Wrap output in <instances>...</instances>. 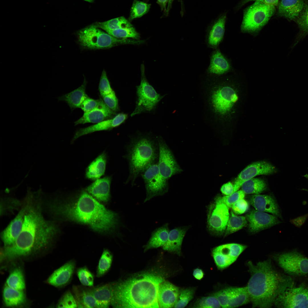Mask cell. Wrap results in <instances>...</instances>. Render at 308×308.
I'll list each match as a JSON object with an SVG mask.
<instances>
[{
  "mask_svg": "<svg viewBox=\"0 0 308 308\" xmlns=\"http://www.w3.org/2000/svg\"><path fill=\"white\" fill-rule=\"evenodd\" d=\"M226 18V14L222 15L208 30L205 39L206 43L208 48L213 50L217 48L223 41Z\"/></svg>",
  "mask_w": 308,
  "mask_h": 308,
  "instance_id": "d4e9b609",
  "label": "cell"
},
{
  "mask_svg": "<svg viewBox=\"0 0 308 308\" xmlns=\"http://www.w3.org/2000/svg\"><path fill=\"white\" fill-rule=\"evenodd\" d=\"M144 181L146 191V202L158 196H162L167 191L168 180L161 174L157 162L146 169L141 175Z\"/></svg>",
  "mask_w": 308,
  "mask_h": 308,
  "instance_id": "7c38bea8",
  "label": "cell"
},
{
  "mask_svg": "<svg viewBox=\"0 0 308 308\" xmlns=\"http://www.w3.org/2000/svg\"><path fill=\"white\" fill-rule=\"evenodd\" d=\"M25 212V207L22 203L17 215L1 233V237L3 247L12 245L16 240L22 227Z\"/></svg>",
  "mask_w": 308,
  "mask_h": 308,
  "instance_id": "ffe728a7",
  "label": "cell"
},
{
  "mask_svg": "<svg viewBox=\"0 0 308 308\" xmlns=\"http://www.w3.org/2000/svg\"><path fill=\"white\" fill-rule=\"evenodd\" d=\"M112 283L91 287L96 308H108L111 305Z\"/></svg>",
  "mask_w": 308,
  "mask_h": 308,
  "instance_id": "d6a6232c",
  "label": "cell"
},
{
  "mask_svg": "<svg viewBox=\"0 0 308 308\" xmlns=\"http://www.w3.org/2000/svg\"><path fill=\"white\" fill-rule=\"evenodd\" d=\"M159 155L157 165L161 175L168 180L172 176L179 173L181 169L177 164L174 155L162 138L157 137Z\"/></svg>",
  "mask_w": 308,
  "mask_h": 308,
  "instance_id": "9a60e30c",
  "label": "cell"
},
{
  "mask_svg": "<svg viewBox=\"0 0 308 308\" xmlns=\"http://www.w3.org/2000/svg\"><path fill=\"white\" fill-rule=\"evenodd\" d=\"M107 33L113 37L119 38L139 40L140 37L139 34L133 26L109 31Z\"/></svg>",
  "mask_w": 308,
  "mask_h": 308,
  "instance_id": "b9f144b4",
  "label": "cell"
},
{
  "mask_svg": "<svg viewBox=\"0 0 308 308\" xmlns=\"http://www.w3.org/2000/svg\"><path fill=\"white\" fill-rule=\"evenodd\" d=\"M72 291L78 308H96L91 287L73 285Z\"/></svg>",
  "mask_w": 308,
  "mask_h": 308,
  "instance_id": "4316f807",
  "label": "cell"
},
{
  "mask_svg": "<svg viewBox=\"0 0 308 308\" xmlns=\"http://www.w3.org/2000/svg\"><path fill=\"white\" fill-rule=\"evenodd\" d=\"M229 208L217 196L210 206L208 214V227L212 232L221 234L226 230L230 217Z\"/></svg>",
  "mask_w": 308,
  "mask_h": 308,
  "instance_id": "4fadbf2b",
  "label": "cell"
},
{
  "mask_svg": "<svg viewBox=\"0 0 308 308\" xmlns=\"http://www.w3.org/2000/svg\"><path fill=\"white\" fill-rule=\"evenodd\" d=\"M159 274L146 273L126 280L112 282L111 305L114 308H158Z\"/></svg>",
  "mask_w": 308,
  "mask_h": 308,
  "instance_id": "277c9868",
  "label": "cell"
},
{
  "mask_svg": "<svg viewBox=\"0 0 308 308\" xmlns=\"http://www.w3.org/2000/svg\"><path fill=\"white\" fill-rule=\"evenodd\" d=\"M263 0H242L241 1L240 3L239 7H241L243 5H244L246 3L251 1H255L262 2Z\"/></svg>",
  "mask_w": 308,
  "mask_h": 308,
  "instance_id": "91938a15",
  "label": "cell"
},
{
  "mask_svg": "<svg viewBox=\"0 0 308 308\" xmlns=\"http://www.w3.org/2000/svg\"><path fill=\"white\" fill-rule=\"evenodd\" d=\"M117 114L106 105L100 96L97 106L89 112L84 113L80 118L74 122V125L88 123H96L112 118Z\"/></svg>",
  "mask_w": 308,
  "mask_h": 308,
  "instance_id": "ac0fdd59",
  "label": "cell"
},
{
  "mask_svg": "<svg viewBox=\"0 0 308 308\" xmlns=\"http://www.w3.org/2000/svg\"><path fill=\"white\" fill-rule=\"evenodd\" d=\"M98 90L101 97L108 94L114 90L111 87L106 72L104 69L102 72L100 78Z\"/></svg>",
  "mask_w": 308,
  "mask_h": 308,
  "instance_id": "681fc988",
  "label": "cell"
},
{
  "mask_svg": "<svg viewBox=\"0 0 308 308\" xmlns=\"http://www.w3.org/2000/svg\"><path fill=\"white\" fill-rule=\"evenodd\" d=\"M84 0L85 1H87V2H93V1H94V0Z\"/></svg>",
  "mask_w": 308,
  "mask_h": 308,
  "instance_id": "be15d7a7",
  "label": "cell"
},
{
  "mask_svg": "<svg viewBox=\"0 0 308 308\" xmlns=\"http://www.w3.org/2000/svg\"><path fill=\"white\" fill-rule=\"evenodd\" d=\"M93 25L96 27L104 31H108L129 27L133 25L123 17H120L102 22H97Z\"/></svg>",
  "mask_w": 308,
  "mask_h": 308,
  "instance_id": "8d00e7d4",
  "label": "cell"
},
{
  "mask_svg": "<svg viewBox=\"0 0 308 308\" xmlns=\"http://www.w3.org/2000/svg\"><path fill=\"white\" fill-rule=\"evenodd\" d=\"M169 0V3H168V6H167V14H168L167 13L169 11V8L170 7V6L171 5V3H172V1H173V0Z\"/></svg>",
  "mask_w": 308,
  "mask_h": 308,
  "instance_id": "94428289",
  "label": "cell"
},
{
  "mask_svg": "<svg viewBox=\"0 0 308 308\" xmlns=\"http://www.w3.org/2000/svg\"><path fill=\"white\" fill-rule=\"evenodd\" d=\"M87 84V82L85 78L80 86L69 93L58 97V100L65 102L72 111L75 109L80 108L82 102L88 96L86 91Z\"/></svg>",
  "mask_w": 308,
  "mask_h": 308,
  "instance_id": "4dcf8cb0",
  "label": "cell"
},
{
  "mask_svg": "<svg viewBox=\"0 0 308 308\" xmlns=\"http://www.w3.org/2000/svg\"><path fill=\"white\" fill-rule=\"evenodd\" d=\"M107 158V153L104 151L91 162L86 169L85 178L94 181L104 175Z\"/></svg>",
  "mask_w": 308,
  "mask_h": 308,
  "instance_id": "f1b7e54d",
  "label": "cell"
},
{
  "mask_svg": "<svg viewBox=\"0 0 308 308\" xmlns=\"http://www.w3.org/2000/svg\"><path fill=\"white\" fill-rule=\"evenodd\" d=\"M241 187L245 194H259L266 189V184L263 180L253 178L245 182Z\"/></svg>",
  "mask_w": 308,
  "mask_h": 308,
  "instance_id": "74e56055",
  "label": "cell"
},
{
  "mask_svg": "<svg viewBox=\"0 0 308 308\" xmlns=\"http://www.w3.org/2000/svg\"><path fill=\"white\" fill-rule=\"evenodd\" d=\"M76 274L82 285L88 287H93L94 275L86 266L77 269Z\"/></svg>",
  "mask_w": 308,
  "mask_h": 308,
  "instance_id": "7bdbcfd3",
  "label": "cell"
},
{
  "mask_svg": "<svg viewBox=\"0 0 308 308\" xmlns=\"http://www.w3.org/2000/svg\"><path fill=\"white\" fill-rule=\"evenodd\" d=\"M233 211L238 214H241L245 212L248 209V204L247 202L244 198L241 199L232 206Z\"/></svg>",
  "mask_w": 308,
  "mask_h": 308,
  "instance_id": "11a10c76",
  "label": "cell"
},
{
  "mask_svg": "<svg viewBox=\"0 0 308 308\" xmlns=\"http://www.w3.org/2000/svg\"><path fill=\"white\" fill-rule=\"evenodd\" d=\"M101 97L106 105L112 110L116 112L119 111L118 100L114 90Z\"/></svg>",
  "mask_w": 308,
  "mask_h": 308,
  "instance_id": "f907efd6",
  "label": "cell"
},
{
  "mask_svg": "<svg viewBox=\"0 0 308 308\" xmlns=\"http://www.w3.org/2000/svg\"><path fill=\"white\" fill-rule=\"evenodd\" d=\"M141 78L140 85L136 87L137 99L135 108L131 117L143 112H150L156 108L164 96L158 94L147 80L144 65L141 67Z\"/></svg>",
  "mask_w": 308,
  "mask_h": 308,
  "instance_id": "9c48e42d",
  "label": "cell"
},
{
  "mask_svg": "<svg viewBox=\"0 0 308 308\" xmlns=\"http://www.w3.org/2000/svg\"><path fill=\"white\" fill-rule=\"evenodd\" d=\"M112 177L106 176L94 181L85 190L98 201L106 202L110 197V186Z\"/></svg>",
  "mask_w": 308,
  "mask_h": 308,
  "instance_id": "cb8c5ba5",
  "label": "cell"
},
{
  "mask_svg": "<svg viewBox=\"0 0 308 308\" xmlns=\"http://www.w3.org/2000/svg\"><path fill=\"white\" fill-rule=\"evenodd\" d=\"M185 228H176L169 231L168 238L163 249L180 255L183 240L186 232Z\"/></svg>",
  "mask_w": 308,
  "mask_h": 308,
  "instance_id": "836d02e7",
  "label": "cell"
},
{
  "mask_svg": "<svg viewBox=\"0 0 308 308\" xmlns=\"http://www.w3.org/2000/svg\"><path fill=\"white\" fill-rule=\"evenodd\" d=\"M305 4L304 0H281L278 5L277 14L290 20L296 19Z\"/></svg>",
  "mask_w": 308,
  "mask_h": 308,
  "instance_id": "484cf974",
  "label": "cell"
},
{
  "mask_svg": "<svg viewBox=\"0 0 308 308\" xmlns=\"http://www.w3.org/2000/svg\"><path fill=\"white\" fill-rule=\"evenodd\" d=\"M228 303L227 308L236 307L250 301L246 286L227 287Z\"/></svg>",
  "mask_w": 308,
  "mask_h": 308,
  "instance_id": "1f68e13d",
  "label": "cell"
},
{
  "mask_svg": "<svg viewBox=\"0 0 308 308\" xmlns=\"http://www.w3.org/2000/svg\"><path fill=\"white\" fill-rule=\"evenodd\" d=\"M5 285L14 289L25 291L26 285L24 275L22 269L16 267L10 273Z\"/></svg>",
  "mask_w": 308,
  "mask_h": 308,
  "instance_id": "d590c367",
  "label": "cell"
},
{
  "mask_svg": "<svg viewBox=\"0 0 308 308\" xmlns=\"http://www.w3.org/2000/svg\"><path fill=\"white\" fill-rule=\"evenodd\" d=\"M247 265L250 277L246 287L253 307L270 308L277 296L295 284L292 277L277 271L270 260Z\"/></svg>",
  "mask_w": 308,
  "mask_h": 308,
  "instance_id": "3957f363",
  "label": "cell"
},
{
  "mask_svg": "<svg viewBox=\"0 0 308 308\" xmlns=\"http://www.w3.org/2000/svg\"><path fill=\"white\" fill-rule=\"evenodd\" d=\"M194 292L195 290L192 288H187L181 291L174 307H185L193 298Z\"/></svg>",
  "mask_w": 308,
  "mask_h": 308,
  "instance_id": "f6af8a7d",
  "label": "cell"
},
{
  "mask_svg": "<svg viewBox=\"0 0 308 308\" xmlns=\"http://www.w3.org/2000/svg\"><path fill=\"white\" fill-rule=\"evenodd\" d=\"M273 305L278 308H308V283H295L286 289L275 299Z\"/></svg>",
  "mask_w": 308,
  "mask_h": 308,
  "instance_id": "8fae6325",
  "label": "cell"
},
{
  "mask_svg": "<svg viewBox=\"0 0 308 308\" xmlns=\"http://www.w3.org/2000/svg\"><path fill=\"white\" fill-rule=\"evenodd\" d=\"M274 259L278 266L292 277L308 276V258L296 250L276 255Z\"/></svg>",
  "mask_w": 308,
  "mask_h": 308,
  "instance_id": "30bf717a",
  "label": "cell"
},
{
  "mask_svg": "<svg viewBox=\"0 0 308 308\" xmlns=\"http://www.w3.org/2000/svg\"><path fill=\"white\" fill-rule=\"evenodd\" d=\"M151 5L143 2L135 0L131 9L129 21L139 18L146 14L149 11Z\"/></svg>",
  "mask_w": 308,
  "mask_h": 308,
  "instance_id": "60d3db41",
  "label": "cell"
},
{
  "mask_svg": "<svg viewBox=\"0 0 308 308\" xmlns=\"http://www.w3.org/2000/svg\"><path fill=\"white\" fill-rule=\"evenodd\" d=\"M2 297L4 304L7 307H20L24 306L27 302L24 291L14 289L5 284Z\"/></svg>",
  "mask_w": 308,
  "mask_h": 308,
  "instance_id": "83f0119b",
  "label": "cell"
},
{
  "mask_svg": "<svg viewBox=\"0 0 308 308\" xmlns=\"http://www.w3.org/2000/svg\"><path fill=\"white\" fill-rule=\"evenodd\" d=\"M168 224L158 228L152 233L147 244L145 246L144 251L163 247L167 241L169 234Z\"/></svg>",
  "mask_w": 308,
  "mask_h": 308,
  "instance_id": "e575fe53",
  "label": "cell"
},
{
  "mask_svg": "<svg viewBox=\"0 0 308 308\" xmlns=\"http://www.w3.org/2000/svg\"><path fill=\"white\" fill-rule=\"evenodd\" d=\"M246 218L249 222V230L252 232H258L279 222L274 216L257 210H252L246 215Z\"/></svg>",
  "mask_w": 308,
  "mask_h": 308,
  "instance_id": "7402d4cb",
  "label": "cell"
},
{
  "mask_svg": "<svg viewBox=\"0 0 308 308\" xmlns=\"http://www.w3.org/2000/svg\"><path fill=\"white\" fill-rule=\"evenodd\" d=\"M93 24L79 30L77 33L78 42L82 48L89 49H108L124 44H139L143 40L115 37Z\"/></svg>",
  "mask_w": 308,
  "mask_h": 308,
  "instance_id": "8992f818",
  "label": "cell"
},
{
  "mask_svg": "<svg viewBox=\"0 0 308 308\" xmlns=\"http://www.w3.org/2000/svg\"><path fill=\"white\" fill-rule=\"evenodd\" d=\"M1 201L0 212L2 215L21 208L22 204V201L10 197L3 198Z\"/></svg>",
  "mask_w": 308,
  "mask_h": 308,
  "instance_id": "ee69618b",
  "label": "cell"
},
{
  "mask_svg": "<svg viewBox=\"0 0 308 308\" xmlns=\"http://www.w3.org/2000/svg\"><path fill=\"white\" fill-rule=\"evenodd\" d=\"M220 191L224 195H230L234 193V185L230 182H228L222 186Z\"/></svg>",
  "mask_w": 308,
  "mask_h": 308,
  "instance_id": "9f6ffc18",
  "label": "cell"
},
{
  "mask_svg": "<svg viewBox=\"0 0 308 308\" xmlns=\"http://www.w3.org/2000/svg\"><path fill=\"white\" fill-rule=\"evenodd\" d=\"M213 295L218 300L222 307L227 308L228 302L227 288L215 293Z\"/></svg>",
  "mask_w": 308,
  "mask_h": 308,
  "instance_id": "db71d44e",
  "label": "cell"
},
{
  "mask_svg": "<svg viewBox=\"0 0 308 308\" xmlns=\"http://www.w3.org/2000/svg\"><path fill=\"white\" fill-rule=\"evenodd\" d=\"M76 266L74 260L68 261L54 271L46 280V283L57 288L64 287L71 281Z\"/></svg>",
  "mask_w": 308,
  "mask_h": 308,
  "instance_id": "d6986e66",
  "label": "cell"
},
{
  "mask_svg": "<svg viewBox=\"0 0 308 308\" xmlns=\"http://www.w3.org/2000/svg\"><path fill=\"white\" fill-rule=\"evenodd\" d=\"M113 255L107 249H104L99 260L96 271V276L101 277L110 270L112 263Z\"/></svg>",
  "mask_w": 308,
  "mask_h": 308,
  "instance_id": "f35d334b",
  "label": "cell"
},
{
  "mask_svg": "<svg viewBox=\"0 0 308 308\" xmlns=\"http://www.w3.org/2000/svg\"><path fill=\"white\" fill-rule=\"evenodd\" d=\"M193 275L197 279L201 280L203 277L204 273L201 269L197 268L194 270Z\"/></svg>",
  "mask_w": 308,
  "mask_h": 308,
  "instance_id": "6f0895ef",
  "label": "cell"
},
{
  "mask_svg": "<svg viewBox=\"0 0 308 308\" xmlns=\"http://www.w3.org/2000/svg\"><path fill=\"white\" fill-rule=\"evenodd\" d=\"M126 151L125 158L128 162L129 175L125 183L130 181L133 185L146 169L157 162L159 147L157 138L139 135L131 139Z\"/></svg>",
  "mask_w": 308,
  "mask_h": 308,
  "instance_id": "5b68a950",
  "label": "cell"
},
{
  "mask_svg": "<svg viewBox=\"0 0 308 308\" xmlns=\"http://www.w3.org/2000/svg\"><path fill=\"white\" fill-rule=\"evenodd\" d=\"M57 308H77V305L73 294L68 290L62 295L57 302Z\"/></svg>",
  "mask_w": 308,
  "mask_h": 308,
  "instance_id": "c3c4849f",
  "label": "cell"
},
{
  "mask_svg": "<svg viewBox=\"0 0 308 308\" xmlns=\"http://www.w3.org/2000/svg\"><path fill=\"white\" fill-rule=\"evenodd\" d=\"M303 176L305 177L306 179H307V180H308V174H305V175H304ZM302 190H304V191H307L308 192V189H302Z\"/></svg>",
  "mask_w": 308,
  "mask_h": 308,
  "instance_id": "6125c7cd",
  "label": "cell"
},
{
  "mask_svg": "<svg viewBox=\"0 0 308 308\" xmlns=\"http://www.w3.org/2000/svg\"><path fill=\"white\" fill-rule=\"evenodd\" d=\"M276 171V168L271 164L264 161L254 163L247 166L238 175L235 181L234 193L239 190L246 181L260 175H269Z\"/></svg>",
  "mask_w": 308,
  "mask_h": 308,
  "instance_id": "2e32d148",
  "label": "cell"
},
{
  "mask_svg": "<svg viewBox=\"0 0 308 308\" xmlns=\"http://www.w3.org/2000/svg\"><path fill=\"white\" fill-rule=\"evenodd\" d=\"M275 11V6L256 1L244 11L241 31L252 33H257L268 23Z\"/></svg>",
  "mask_w": 308,
  "mask_h": 308,
  "instance_id": "ba28073f",
  "label": "cell"
},
{
  "mask_svg": "<svg viewBox=\"0 0 308 308\" xmlns=\"http://www.w3.org/2000/svg\"><path fill=\"white\" fill-rule=\"evenodd\" d=\"M296 21L303 35H308V0L305 1L304 7Z\"/></svg>",
  "mask_w": 308,
  "mask_h": 308,
  "instance_id": "bcb514c9",
  "label": "cell"
},
{
  "mask_svg": "<svg viewBox=\"0 0 308 308\" xmlns=\"http://www.w3.org/2000/svg\"><path fill=\"white\" fill-rule=\"evenodd\" d=\"M250 202L256 210L279 216L277 205L273 198L266 195L256 194L251 197Z\"/></svg>",
  "mask_w": 308,
  "mask_h": 308,
  "instance_id": "f546056e",
  "label": "cell"
},
{
  "mask_svg": "<svg viewBox=\"0 0 308 308\" xmlns=\"http://www.w3.org/2000/svg\"><path fill=\"white\" fill-rule=\"evenodd\" d=\"M210 58V64L206 71L209 77H218L231 70L230 61L218 48L213 50Z\"/></svg>",
  "mask_w": 308,
  "mask_h": 308,
  "instance_id": "44dd1931",
  "label": "cell"
},
{
  "mask_svg": "<svg viewBox=\"0 0 308 308\" xmlns=\"http://www.w3.org/2000/svg\"><path fill=\"white\" fill-rule=\"evenodd\" d=\"M193 307L196 308H218L221 307L217 299L214 295L203 297L198 299Z\"/></svg>",
  "mask_w": 308,
  "mask_h": 308,
  "instance_id": "7dc6e473",
  "label": "cell"
},
{
  "mask_svg": "<svg viewBox=\"0 0 308 308\" xmlns=\"http://www.w3.org/2000/svg\"><path fill=\"white\" fill-rule=\"evenodd\" d=\"M245 193L241 190L237 191L228 195L223 197L220 196L222 202L229 208H231L234 203L238 200L244 198Z\"/></svg>",
  "mask_w": 308,
  "mask_h": 308,
  "instance_id": "816d5d0a",
  "label": "cell"
},
{
  "mask_svg": "<svg viewBox=\"0 0 308 308\" xmlns=\"http://www.w3.org/2000/svg\"><path fill=\"white\" fill-rule=\"evenodd\" d=\"M127 117V114L121 113L117 114L111 119L104 120L86 127L80 128L76 131L71 141V143H73L79 137L84 135L96 131L111 130L124 123Z\"/></svg>",
  "mask_w": 308,
  "mask_h": 308,
  "instance_id": "e0dca14e",
  "label": "cell"
},
{
  "mask_svg": "<svg viewBox=\"0 0 308 308\" xmlns=\"http://www.w3.org/2000/svg\"><path fill=\"white\" fill-rule=\"evenodd\" d=\"M209 77V105L215 116H222L230 112L238 97L235 89L228 83L221 81L218 77Z\"/></svg>",
  "mask_w": 308,
  "mask_h": 308,
  "instance_id": "52a82bcc",
  "label": "cell"
},
{
  "mask_svg": "<svg viewBox=\"0 0 308 308\" xmlns=\"http://www.w3.org/2000/svg\"><path fill=\"white\" fill-rule=\"evenodd\" d=\"M43 210L55 221H69L86 225L93 230L110 234L119 223L118 214L106 208L85 190L67 199L43 200Z\"/></svg>",
  "mask_w": 308,
  "mask_h": 308,
  "instance_id": "7a4b0ae2",
  "label": "cell"
},
{
  "mask_svg": "<svg viewBox=\"0 0 308 308\" xmlns=\"http://www.w3.org/2000/svg\"><path fill=\"white\" fill-rule=\"evenodd\" d=\"M180 292L179 288L171 283L165 280L162 282L159 286L157 294L159 307H174Z\"/></svg>",
  "mask_w": 308,
  "mask_h": 308,
  "instance_id": "603a6c76",
  "label": "cell"
},
{
  "mask_svg": "<svg viewBox=\"0 0 308 308\" xmlns=\"http://www.w3.org/2000/svg\"><path fill=\"white\" fill-rule=\"evenodd\" d=\"M246 218L244 216H238L231 211L226 230V236L242 228L246 224Z\"/></svg>",
  "mask_w": 308,
  "mask_h": 308,
  "instance_id": "ab89813d",
  "label": "cell"
},
{
  "mask_svg": "<svg viewBox=\"0 0 308 308\" xmlns=\"http://www.w3.org/2000/svg\"><path fill=\"white\" fill-rule=\"evenodd\" d=\"M279 0H263L262 2L269 5L277 6L278 4Z\"/></svg>",
  "mask_w": 308,
  "mask_h": 308,
  "instance_id": "680465c9",
  "label": "cell"
},
{
  "mask_svg": "<svg viewBox=\"0 0 308 308\" xmlns=\"http://www.w3.org/2000/svg\"><path fill=\"white\" fill-rule=\"evenodd\" d=\"M246 248V245L237 243L226 244L215 248L212 255L217 268L222 270L229 266Z\"/></svg>",
  "mask_w": 308,
  "mask_h": 308,
  "instance_id": "5bb4252c",
  "label": "cell"
},
{
  "mask_svg": "<svg viewBox=\"0 0 308 308\" xmlns=\"http://www.w3.org/2000/svg\"><path fill=\"white\" fill-rule=\"evenodd\" d=\"M22 202L25 207L22 227L15 242L2 248L3 261H11L45 251L59 233L56 222L43 216L42 197L39 193H28Z\"/></svg>",
  "mask_w": 308,
  "mask_h": 308,
  "instance_id": "6da1fadb",
  "label": "cell"
},
{
  "mask_svg": "<svg viewBox=\"0 0 308 308\" xmlns=\"http://www.w3.org/2000/svg\"><path fill=\"white\" fill-rule=\"evenodd\" d=\"M99 101L100 98L94 99L88 96L82 103L80 108L84 113L89 112L97 106Z\"/></svg>",
  "mask_w": 308,
  "mask_h": 308,
  "instance_id": "f5cc1de1",
  "label": "cell"
}]
</instances>
